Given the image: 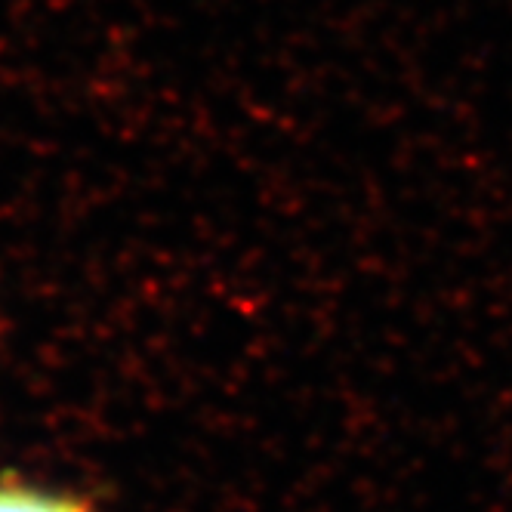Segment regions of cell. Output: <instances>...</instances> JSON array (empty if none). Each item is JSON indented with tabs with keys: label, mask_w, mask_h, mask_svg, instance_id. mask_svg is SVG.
Listing matches in <instances>:
<instances>
[{
	"label": "cell",
	"mask_w": 512,
	"mask_h": 512,
	"mask_svg": "<svg viewBox=\"0 0 512 512\" xmlns=\"http://www.w3.org/2000/svg\"><path fill=\"white\" fill-rule=\"evenodd\" d=\"M0 512H87V506L62 494L4 482L0 485Z\"/></svg>",
	"instance_id": "obj_1"
}]
</instances>
